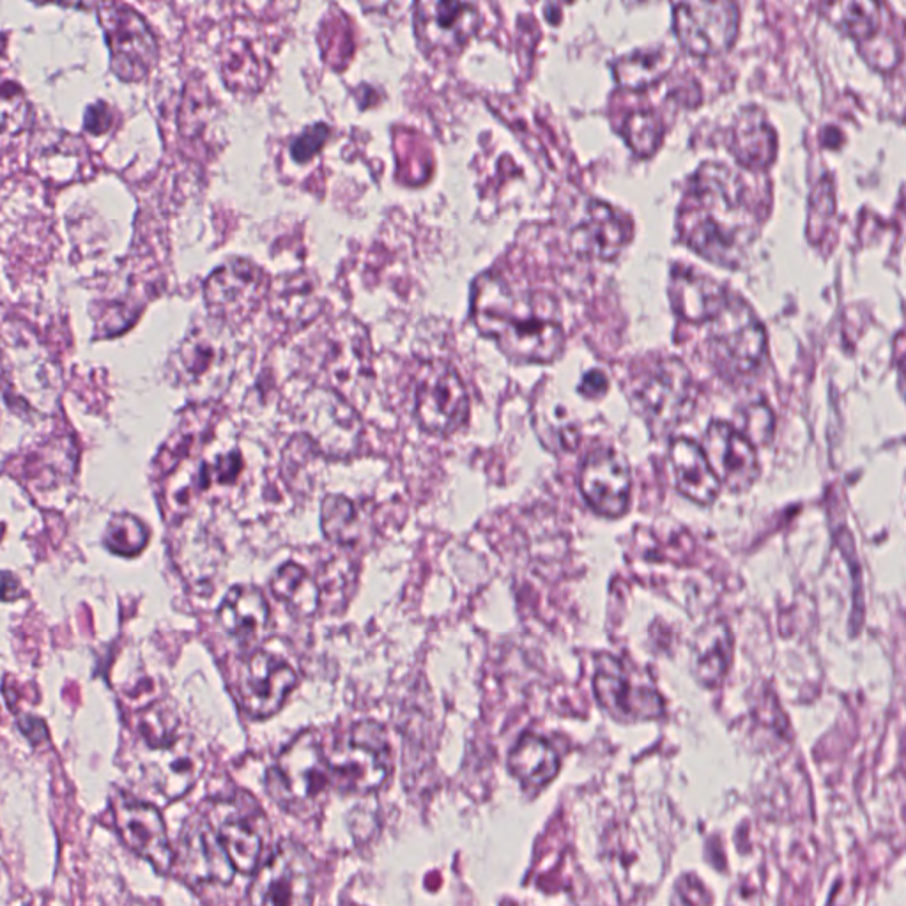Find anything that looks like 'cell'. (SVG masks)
Returning a JSON list of instances; mask_svg holds the SVG:
<instances>
[{"label": "cell", "mask_w": 906, "mask_h": 906, "mask_svg": "<svg viewBox=\"0 0 906 906\" xmlns=\"http://www.w3.org/2000/svg\"><path fill=\"white\" fill-rule=\"evenodd\" d=\"M678 231L701 257L737 266L758 232L742 177L728 165L703 163L685 193Z\"/></svg>", "instance_id": "cell-1"}, {"label": "cell", "mask_w": 906, "mask_h": 906, "mask_svg": "<svg viewBox=\"0 0 906 906\" xmlns=\"http://www.w3.org/2000/svg\"><path fill=\"white\" fill-rule=\"evenodd\" d=\"M473 319L508 358L521 363H549L565 346L560 307L551 294L514 289L496 275L475 284Z\"/></svg>", "instance_id": "cell-2"}, {"label": "cell", "mask_w": 906, "mask_h": 906, "mask_svg": "<svg viewBox=\"0 0 906 906\" xmlns=\"http://www.w3.org/2000/svg\"><path fill=\"white\" fill-rule=\"evenodd\" d=\"M269 799L301 820L315 818L333 793L323 738L303 731L285 747L266 776Z\"/></svg>", "instance_id": "cell-3"}, {"label": "cell", "mask_w": 906, "mask_h": 906, "mask_svg": "<svg viewBox=\"0 0 906 906\" xmlns=\"http://www.w3.org/2000/svg\"><path fill=\"white\" fill-rule=\"evenodd\" d=\"M333 791L372 793L392 772V747L381 724H354L346 737L326 751Z\"/></svg>", "instance_id": "cell-4"}, {"label": "cell", "mask_w": 906, "mask_h": 906, "mask_svg": "<svg viewBox=\"0 0 906 906\" xmlns=\"http://www.w3.org/2000/svg\"><path fill=\"white\" fill-rule=\"evenodd\" d=\"M632 400L655 432H669L694 409V381L682 361L666 358L634 379Z\"/></svg>", "instance_id": "cell-5"}, {"label": "cell", "mask_w": 906, "mask_h": 906, "mask_svg": "<svg viewBox=\"0 0 906 906\" xmlns=\"http://www.w3.org/2000/svg\"><path fill=\"white\" fill-rule=\"evenodd\" d=\"M708 347L714 363L726 376H749L765 358L767 337L760 319L737 296H730L710 321Z\"/></svg>", "instance_id": "cell-6"}, {"label": "cell", "mask_w": 906, "mask_h": 906, "mask_svg": "<svg viewBox=\"0 0 906 906\" xmlns=\"http://www.w3.org/2000/svg\"><path fill=\"white\" fill-rule=\"evenodd\" d=\"M314 887V859L303 846L284 841L257 868L248 896L252 906H312Z\"/></svg>", "instance_id": "cell-7"}, {"label": "cell", "mask_w": 906, "mask_h": 906, "mask_svg": "<svg viewBox=\"0 0 906 906\" xmlns=\"http://www.w3.org/2000/svg\"><path fill=\"white\" fill-rule=\"evenodd\" d=\"M100 24L117 77L124 82L146 78L158 59V45L144 18L123 4H101Z\"/></svg>", "instance_id": "cell-8"}, {"label": "cell", "mask_w": 906, "mask_h": 906, "mask_svg": "<svg viewBox=\"0 0 906 906\" xmlns=\"http://www.w3.org/2000/svg\"><path fill=\"white\" fill-rule=\"evenodd\" d=\"M468 392L445 361L423 363L416 388V418L423 429L448 436L468 422Z\"/></svg>", "instance_id": "cell-9"}, {"label": "cell", "mask_w": 906, "mask_h": 906, "mask_svg": "<svg viewBox=\"0 0 906 906\" xmlns=\"http://www.w3.org/2000/svg\"><path fill=\"white\" fill-rule=\"evenodd\" d=\"M268 291V275L254 262L245 259L223 264L204 285L209 312L225 326H238L248 321L261 307Z\"/></svg>", "instance_id": "cell-10"}, {"label": "cell", "mask_w": 906, "mask_h": 906, "mask_svg": "<svg viewBox=\"0 0 906 906\" xmlns=\"http://www.w3.org/2000/svg\"><path fill=\"white\" fill-rule=\"evenodd\" d=\"M204 816L220 837L234 869L243 875L257 871L264 845L262 827H266V816L257 802L245 795L218 800L204 811Z\"/></svg>", "instance_id": "cell-11"}, {"label": "cell", "mask_w": 906, "mask_h": 906, "mask_svg": "<svg viewBox=\"0 0 906 906\" xmlns=\"http://www.w3.org/2000/svg\"><path fill=\"white\" fill-rule=\"evenodd\" d=\"M738 22V6L728 0L680 2L673 13L676 38L687 52L698 57L730 50L737 39Z\"/></svg>", "instance_id": "cell-12"}, {"label": "cell", "mask_w": 906, "mask_h": 906, "mask_svg": "<svg viewBox=\"0 0 906 906\" xmlns=\"http://www.w3.org/2000/svg\"><path fill=\"white\" fill-rule=\"evenodd\" d=\"M416 34L432 57L450 59L461 54L480 27L475 4L455 0H423L416 6Z\"/></svg>", "instance_id": "cell-13"}, {"label": "cell", "mask_w": 906, "mask_h": 906, "mask_svg": "<svg viewBox=\"0 0 906 906\" xmlns=\"http://www.w3.org/2000/svg\"><path fill=\"white\" fill-rule=\"evenodd\" d=\"M298 684L294 669L268 652H255L236 676L239 705L254 719H268L284 707L285 699Z\"/></svg>", "instance_id": "cell-14"}, {"label": "cell", "mask_w": 906, "mask_h": 906, "mask_svg": "<svg viewBox=\"0 0 906 906\" xmlns=\"http://www.w3.org/2000/svg\"><path fill=\"white\" fill-rule=\"evenodd\" d=\"M301 423L308 441L328 457L344 459L360 446V418L337 395H312L305 404Z\"/></svg>", "instance_id": "cell-15"}, {"label": "cell", "mask_w": 906, "mask_h": 906, "mask_svg": "<svg viewBox=\"0 0 906 906\" xmlns=\"http://www.w3.org/2000/svg\"><path fill=\"white\" fill-rule=\"evenodd\" d=\"M177 363L181 376L192 386L206 383L218 390L222 384L229 383L234 363L229 326L218 323L195 328L179 349Z\"/></svg>", "instance_id": "cell-16"}, {"label": "cell", "mask_w": 906, "mask_h": 906, "mask_svg": "<svg viewBox=\"0 0 906 906\" xmlns=\"http://www.w3.org/2000/svg\"><path fill=\"white\" fill-rule=\"evenodd\" d=\"M579 485L584 500L597 514L620 517L629 510L632 491L629 462L613 448H599L586 457Z\"/></svg>", "instance_id": "cell-17"}, {"label": "cell", "mask_w": 906, "mask_h": 906, "mask_svg": "<svg viewBox=\"0 0 906 906\" xmlns=\"http://www.w3.org/2000/svg\"><path fill=\"white\" fill-rule=\"evenodd\" d=\"M880 4L875 2H837L825 4L823 13L832 24L845 29L852 38L857 39L860 52L878 70H894L899 59L896 39L882 29Z\"/></svg>", "instance_id": "cell-18"}, {"label": "cell", "mask_w": 906, "mask_h": 906, "mask_svg": "<svg viewBox=\"0 0 906 906\" xmlns=\"http://www.w3.org/2000/svg\"><path fill=\"white\" fill-rule=\"evenodd\" d=\"M699 446L717 480L731 491L749 489L760 475L756 448L730 423H710Z\"/></svg>", "instance_id": "cell-19"}, {"label": "cell", "mask_w": 906, "mask_h": 906, "mask_svg": "<svg viewBox=\"0 0 906 906\" xmlns=\"http://www.w3.org/2000/svg\"><path fill=\"white\" fill-rule=\"evenodd\" d=\"M177 860L183 875L192 883L229 885L236 875L220 837L204 814L193 816L186 823Z\"/></svg>", "instance_id": "cell-20"}, {"label": "cell", "mask_w": 906, "mask_h": 906, "mask_svg": "<svg viewBox=\"0 0 906 906\" xmlns=\"http://www.w3.org/2000/svg\"><path fill=\"white\" fill-rule=\"evenodd\" d=\"M593 689L602 708L620 721L653 719L664 712L659 692L650 685L636 684L613 657L600 662Z\"/></svg>", "instance_id": "cell-21"}, {"label": "cell", "mask_w": 906, "mask_h": 906, "mask_svg": "<svg viewBox=\"0 0 906 906\" xmlns=\"http://www.w3.org/2000/svg\"><path fill=\"white\" fill-rule=\"evenodd\" d=\"M114 816L117 829L131 850L153 862L163 873L172 868L174 852L158 809L130 797H121L117 800Z\"/></svg>", "instance_id": "cell-22"}, {"label": "cell", "mask_w": 906, "mask_h": 906, "mask_svg": "<svg viewBox=\"0 0 906 906\" xmlns=\"http://www.w3.org/2000/svg\"><path fill=\"white\" fill-rule=\"evenodd\" d=\"M632 236L630 222L604 202H592L570 234V245L583 257L609 261L620 254Z\"/></svg>", "instance_id": "cell-23"}, {"label": "cell", "mask_w": 906, "mask_h": 906, "mask_svg": "<svg viewBox=\"0 0 906 906\" xmlns=\"http://www.w3.org/2000/svg\"><path fill=\"white\" fill-rule=\"evenodd\" d=\"M669 294L676 314L694 324L710 323L730 300L724 285L687 268L673 271Z\"/></svg>", "instance_id": "cell-24"}, {"label": "cell", "mask_w": 906, "mask_h": 906, "mask_svg": "<svg viewBox=\"0 0 906 906\" xmlns=\"http://www.w3.org/2000/svg\"><path fill=\"white\" fill-rule=\"evenodd\" d=\"M218 622L239 645H252L268 627V600L254 586H234L218 609Z\"/></svg>", "instance_id": "cell-25"}, {"label": "cell", "mask_w": 906, "mask_h": 906, "mask_svg": "<svg viewBox=\"0 0 906 906\" xmlns=\"http://www.w3.org/2000/svg\"><path fill=\"white\" fill-rule=\"evenodd\" d=\"M669 457L675 471L678 491L694 503L712 505L721 492V482L708 466L707 457L701 446L691 439H673Z\"/></svg>", "instance_id": "cell-26"}, {"label": "cell", "mask_w": 906, "mask_h": 906, "mask_svg": "<svg viewBox=\"0 0 906 906\" xmlns=\"http://www.w3.org/2000/svg\"><path fill=\"white\" fill-rule=\"evenodd\" d=\"M731 151L747 169H767L776 160L777 133L761 108L740 110L731 130Z\"/></svg>", "instance_id": "cell-27"}, {"label": "cell", "mask_w": 906, "mask_h": 906, "mask_svg": "<svg viewBox=\"0 0 906 906\" xmlns=\"http://www.w3.org/2000/svg\"><path fill=\"white\" fill-rule=\"evenodd\" d=\"M733 659V636L724 622L710 623L699 630L692 646V671L699 684L717 687L724 680Z\"/></svg>", "instance_id": "cell-28"}, {"label": "cell", "mask_w": 906, "mask_h": 906, "mask_svg": "<svg viewBox=\"0 0 906 906\" xmlns=\"http://www.w3.org/2000/svg\"><path fill=\"white\" fill-rule=\"evenodd\" d=\"M508 767L524 786L540 788L558 774L560 760L547 740L524 735L510 753Z\"/></svg>", "instance_id": "cell-29"}, {"label": "cell", "mask_w": 906, "mask_h": 906, "mask_svg": "<svg viewBox=\"0 0 906 906\" xmlns=\"http://www.w3.org/2000/svg\"><path fill=\"white\" fill-rule=\"evenodd\" d=\"M675 64V54L669 48H646L634 54L625 55L615 62V75L618 84L641 91L650 85L657 84Z\"/></svg>", "instance_id": "cell-30"}, {"label": "cell", "mask_w": 906, "mask_h": 906, "mask_svg": "<svg viewBox=\"0 0 906 906\" xmlns=\"http://www.w3.org/2000/svg\"><path fill=\"white\" fill-rule=\"evenodd\" d=\"M271 592L296 615L312 616L319 609V584L298 563H285L271 577Z\"/></svg>", "instance_id": "cell-31"}, {"label": "cell", "mask_w": 906, "mask_h": 906, "mask_svg": "<svg viewBox=\"0 0 906 906\" xmlns=\"http://www.w3.org/2000/svg\"><path fill=\"white\" fill-rule=\"evenodd\" d=\"M324 537L338 546H351L360 538L358 512L351 500L340 494L326 496L321 507Z\"/></svg>", "instance_id": "cell-32"}, {"label": "cell", "mask_w": 906, "mask_h": 906, "mask_svg": "<svg viewBox=\"0 0 906 906\" xmlns=\"http://www.w3.org/2000/svg\"><path fill=\"white\" fill-rule=\"evenodd\" d=\"M623 137L639 156H652L661 147L664 123L652 110H638L623 123Z\"/></svg>", "instance_id": "cell-33"}, {"label": "cell", "mask_w": 906, "mask_h": 906, "mask_svg": "<svg viewBox=\"0 0 906 906\" xmlns=\"http://www.w3.org/2000/svg\"><path fill=\"white\" fill-rule=\"evenodd\" d=\"M107 542L110 549H114L116 553L133 556L146 546V526L131 515L116 517L108 526Z\"/></svg>", "instance_id": "cell-34"}, {"label": "cell", "mask_w": 906, "mask_h": 906, "mask_svg": "<svg viewBox=\"0 0 906 906\" xmlns=\"http://www.w3.org/2000/svg\"><path fill=\"white\" fill-rule=\"evenodd\" d=\"M29 119V103L18 84H0V131L18 133Z\"/></svg>", "instance_id": "cell-35"}, {"label": "cell", "mask_w": 906, "mask_h": 906, "mask_svg": "<svg viewBox=\"0 0 906 906\" xmlns=\"http://www.w3.org/2000/svg\"><path fill=\"white\" fill-rule=\"evenodd\" d=\"M742 436L751 441V445H767L774 436V415L765 404H753L747 407L742 415Z\"/></svg>", "instance_id": "cell-36"}, {"label": "cell", "mask_w": 906, "mask_h": 906, "mask_svg": "<svg viewBox=\"0 0 906 906\" xmlns=\"http://www.w3.org/2000/svg\"><path fill=\"white\" fill-rule=\"evenodd\" d=\"M241 468H243V459H241V455L238 452L225 453V455L218 457V461L215 464H206V471H208L211 484L213 482L231 484L238 477Z\"/></svg>", "instance_id": "cell-37"}, {"label": "cell", "mask_w": 906, "mask_h": 906, "mask_svg": "<svg viewBox=\"0 0 906 906\" xmlns=\"http://www.w3.org/2000/svg\"><path fill=\"white\" fill-rule=\"evenodd\" d=\"M112 121H114L112 119V110L103 101L93 105L85 114V128H87V131L94 133V135H100V133L110 130Z\"/></svg>", "instance_id": "cell-38"}, {"label": "cell", "mask_w": 906, "mask_h": 906, "mask_svg": "<svg viewBox=\"0 0 906 906\" xmlns=\"http://www.w3.org/2000/svg\"><path fill=\"white\" fill-rule=\"evenodd\" d=\"M579 390L590 399H599L602 395H606L607 377L600 370H592V372H588L584 376L583 384H581Z\"/></svg>", "instance_id": "cell-39"}]
</instances>
